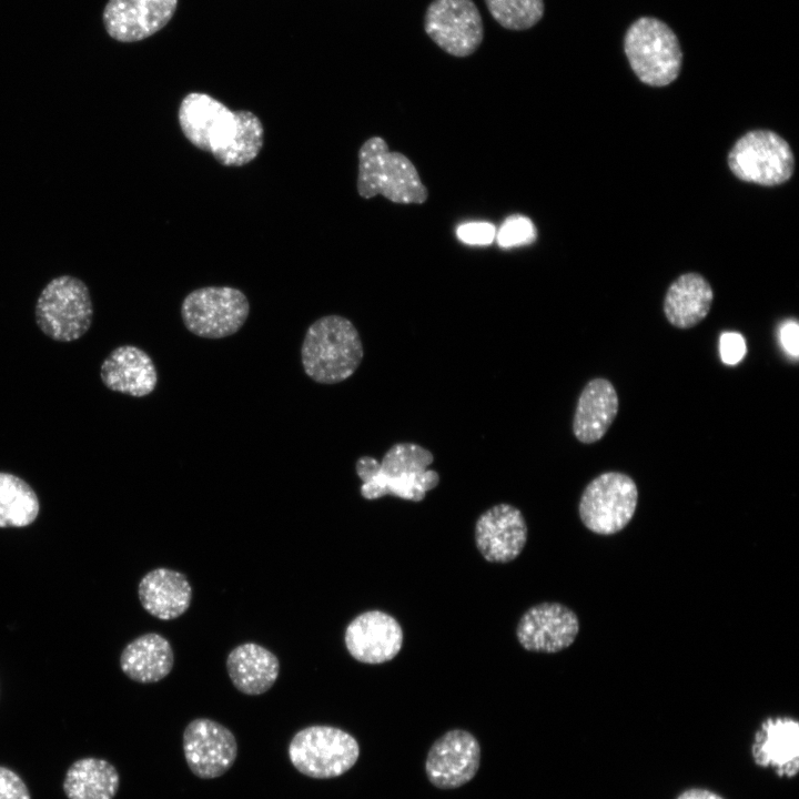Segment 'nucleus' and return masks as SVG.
Listing matches in <instances>:
<instances>
[{"label":"nucleus","instance_id":"f257e3e1","mask_svg":"<svg viewBox=\"0 0 799 799\" xmlns=\"http://www.w3.org/2000/svg\"><path fill=\"white\" fill-rule=\"evenodd\" d=\"M178 120L191 144L211 153L225 166L250 163L264 143V128L257 115L247 110L232 111L206 93L186 94L180 103Z\"/></svg>","mask_w":799,"mask_h":799},{"label":"nucleus","instance_id":"f03ea898","mask_svg":"<svg viewBox=\"0 0 799 799\" xmlns=\"http://www.w3.org/2000/svg\"><path fill=\"white\" fill-rule=\"evenodd\" d=\"M433 461V454L415 443L394 444L381 462L362 456L355 463L356 474L362 481L361 495L368 500L393 495L421 502L439 483L438 473L428 468Z\"/></svg>","mask_w":799,"mask_h":799},{"label":"nucleus","instance_id":"7ed1b4c3","mask_svg":"<svg viewBox=\"0 0 799 799\" xmlns=\"http://www.w3.org/2000/svg\"><path fill=\"white\" fill-rule=\"evenodd\" d=\"M363 355L358 331L348 318L336 314L313 322L301 346L303 370L320 384L347 380L360 366Z\"/></svg>","mask_w":799,"mask_h":799},{"label":"nucleus","instance_id":"20e7f679","mask_svg":"<svg viewBox=\"0 0 799 799\" xmlns=\"http://www.w3.org/2000/svg\"><path fill=\"white\" fill-rule=\"evenodd\" d=\"M34 317L40 331L51 340L63 343L79 340L93 321L88 285L69 274L53 277L37 299Z\"/></svg>","mask_w":799,"mask_h":799},{"label":"nucleus","instance_id":"39448f33","mask_svg":"<svg viewBox=\"0 0 799 799\" xmlns=\"http://www.w3.org/2000/svg\"><path fill=\"white\" fill-rule=\"evenodd\" d=\"M624 49L633 71L648 85H668L680 72L679 41L661 20L651 17L636 20L625 34Z\"/></svg>","mask_w":799,"mask_h":799},{"label":"nucleus","instance_id":"423d86ee","mask_svg":"<svg viewBox=\"0 0 799 799\" xmlns=\"http://www.w3.org/2000/svg\"><path fill=\"white\" fill-rule=\"evenodd\" d=\"M287 754L302 775L330 779L342 776L356 763L360 746L355 737L341 728L313 725L292 737Z\"/></svg>","mask_w":799,"mask_h":799},{"label":"nucleus","instance_id":"0eeeda50","mask_svg":"<svg viewBox=\"0 0 799 799\" xmlns=\"http://www.w3.org/2000/svg\"><path fill=\"white\" fill-rule=\"evenodd\" d=\"M728 165L741 181L776 186L792 176L795 156L788 142L776 132L752 130L734 144Z\"/></svg>","mask_w":799,"mask_h":799},{"label":"nucleus","instance_id":"6e6552de","mask_svg":"<svg viewBox=\"0 0 799 799\" xmlns=\"http://www.w3.org/2000/svg\"><path fill=\"white\" fill-rule=\"evenodd\" d=\"M249 314L246 295L231 286L196 289L181 304V317L186 330L204 338H223L235 334Z\"/></svg>","mask_w":799,"mask_h":799},{"label":"nucleus","instance_id":"1a4fd4ad","mask_svg":"<svg viewBox=\"0 0 799 799\" xmlns=\"http://www.w3.org/2000/svg\"><path fill=\"white\" fill-rule=\"evenodd\" d=\"M638 500L635 482L619 472L603 473L584 489L579 517L586 528L598 535L620 532L631 520Z\"/></svg>","mask_w":799,"mask_h":799},{"label":"nucleus","instance_id":"9d476101","mask_svg":"<svg viewBox=\"0 0 799 799\" xmlns=\"http://www.w3.org/2000/svg\"><path fill=\"white\" fill-rule=\"evenodd\" d=\"M424 30L446 53L465 58L484 39V23L473 0H433L426 8Z\"/></svg>","mask_w":799,"mask_h":799},{"label":"nucleus","instance_id":"9b49d317","mask_svg":"<svg viewBox=\"0 0 799 799\" xmlns=\"http://www.w3.org/2000/svg\"><path fill=\"white\" fill-rule=\"evenodd\" d=\"M183 752L194 776L214 779L227 772L235 762L237 741L222 724L210 718H195L184 728Z\"/></svg>","mask_w":799,"mask_h":799},{"label":"nucleus","instance_id":"f8f14e48","mask_svg":"<svg viewBox=\"0 0 799 799\" xmlns=\"http://www.w3.org/2000/svg\"><path fill=\"white\" fill-rule=\"evenodd\" d=\"M481 746L469 731L452 729L431 746L425 772L429 782L443 790L469 782L479 769Z\"/></svg>","mask_w":799,"mask_h":799},{"label":"nucleus","instance_id":"ddd939ff","mask_svg":"<svg viewBox=\"0 0 799 799\" xmlns=\"http://www.w3.org/2000/svg\"><path fill=\"white\" fill-rule=\"evenodd\" d=\"M579 631L577 615L559 603H542L520 617L516 636L524 649L553 654L568 648Z\"/></svg>","mask_w":799,"mask_h":799},{"label":"nucleus","instance_id":"4468645a","mask_svg":"<svg viewBox=\"0 0 799 799\" xmlns=\"http://www.w3.org/2000/svg\"><path fill=\"white\" fill-rule=\"evenodd\" d=\"M176 8L178 0H109L102 20L112 39L136 42L163 29Z\"/></svg>","mask_w":799,"mask_h":799},{"label":"nucleus","instance_id":"2eb2a0df","mask_svg":"<svg viewBox=\"0 0 799 799\" xmlns=\"http://www.w3.org/2000/svg\"><path fill=\"white\" fill-rule=\"evenodd\" d=\"M344 641L348 654L364 664H382L401 650L403 630L398 621L381 610L356 616L346 627Z\"/></svg>","mask_w":799,"mask_h":799},{"label":"nucleus","instance_id":"dca6fc26","mask_svg":"<svg viewBox=\"0 0 799 799\" xmlns=\"http://www.w3.org/2000/svg\"><path fill=\"white\" fill-rule=\"evenodd\" d=\"M527 540V525L522 512L509 504H498L485 510L475 525V543L489 563H508L523 550Z\"/></svg>","mask_w":799,"mask_h":799},{"label":"nucleus","instance_id":"f3484780","mask_svg":"<svg viewBox=\"0 0 799 799\" xmlns=\"http://www.w3.org/2000/svg\"><path fill=\"white\" fill-rule=\"evenodd\" d=\"M751 756L757 766L773 768L778 777H795L799 770V722L790 717L767 718L755 732Z\"/></svg>","mask_w":799,"mask_h":799},{"label":"nucleus","instance_id":"a211bd4d","mask_svg":"<svg viewBox=\"0 0 799 799\" xmlns=\"http://www.w3.org/2000/svg\"><path fill=\"white\" fill-rule=\"evenodd\" d=\"M100 378L110 391L144 397L156 387L158 371L145 351L134 345H121L102 361Z\"/></svg>","mask_w":799,"mask_h":799},{"label":"nucleus","instance_id":"6ab92c4d","mask_svg":"<svg viewBox=\"0 0 799 799\" xmlns=\"http://www.w3.org/2000/svg\"><path fill=\"white\" fill-rule=\"evenodd\" d=\"M138 595L142 607L150 615L161 620H172L189 609L193 594L183 573L159 567L141 578Z\"/></svg>","mask_w":799,"mask_h":799},{"label":"nucleus","instance_id":"aec40b11","mask_svg":"<svg viewBox=\"0 0 799 799\" xmlns=\"http://www.w3.org/2000/svg\"><path fill=\"white\" fill-rule=\"evenodd\" d=\"M225 665L233 686L249 696L270 690L280 672L279 658L256 643H244L234 647L229 653Z\"/></svg>","mask_w":799,"mask_h":799},{"label":"nucleus","instance_id":"412c9836","mask_svg":"<svg viewBox=\"0 0 799 799\" xmlns=\"http://www.w3.org/2000/svg\"><path fill=\"white\" fill-rule=\"evenodd\" d=\"M618 413V396L613 384L595 378L581 391L573 421L575 437L585 444L599 441Z\"/></svg>","mask_w":799,"mask_h":799},{"label":"nucleus","instance_id":"4be33fe9","mask_svg":"<svg viewBox=\"0 0 799 799\" xmlns=\"http://www.w3.org/2000/svg\"><path fill=\"white\" fill-rule=\"evenodd\" d=\"M174 666L170 641L158 633H146L130 641L120 656L124 675L140 684H153L165 678Z\"/></svg>","mask_w":799,"mask_h":799},{"label":"nucleus","instance_id":"5701e85b","mask_svg":"<svg viewBox=\"0 0 799 799\" xmlns=\"http://www.w3.org/2000/svg\"><path fill=\"white\" fill-rule=\"evenodd\" d=\"M712 300L714 293L709 282L698 273H686L668 287L664 313L674 326L689 328L708 315Z\"/></svg>","mask_w":799,"mask_h":799},{"label":"nucleus","instance_id":"b1692460","mask_svg":"<svg viewBox=\"0 0 799 799\" xmlns=\"http://www.w3.org/2000/svg\"><path fill=\"white\" fill-rule=\"evenodd\" d=\"M120 786V776L109 761L85 757L68 768L63 791L68 799H113Z\"/></svg>","mask_w":799,"mask_h":799},{"label":"nucleus","instance_id":"393cba45","mask_svg":"<svg viewBox=\"0 0 799 799\" xmlns=\"http://www.w3.org/2000/svg\"><path fill=\"white\" fill-rule=\"evenodd\" d=\"M380 194L400 204H422L428 198L427 188L421 181L415 165L407 156L396 151H388L384 156Z\"/></svg>","mask_w":799,"mask_h":799},{"label":"nucleus","instance_id":"a878e982","mask_svg":"<svg viewBox=\"0 0 799 799\" xmlns=\"http://www.w3.org/2000/svg\"><path fill=\"white\" fill-rule=\"evenodd\" d=\"M39 510L40 503L30 484L14 474L0 472V528L29 526Z\"/></svg>","mask_w":799,"mask_h":799},{"label":"nucleus","instance_id":"bb28decb","mask_svg":"<svg viewBox=\"0 0 799 799\" xmlns=\"http://www.w3.org/2000/svg\"><path fill=\"white\" fill-rule=\"evenodd\" d=\"M493 19L507 30L533 28L544 16V0H484Z\"/></svg>","mask_w":799,"mask_h":799},{"label":"nucleus","instance_id":"cd10ccee","mask_svg":"<svg viewBox=\"0 0 799 799\" xmlns=\"http://www.w3.org/2000/svg\"><path fill=\"white\" fill-rule=\"evenodd\" d=\"M388 145L383 138L366 140L358 150L357 192L363 199L380 194V176Z\"/></svg>","mask_w":799,"mask_h":799},{"label":"nucleus","instance_id":"c85d7f7f","mask_svg":"<svg viewBox=\"0 0 799 799\" xmlns=\"http://www.w3.org/2000/svg\"><path fill=\"white\" fill-rule=\"evenodd\" d=\"M537 235L534 223L526 216L512 215L505 220L497 233V243L500 247H512L530 244Z\"/></svg>","mask_w":799,"mask_h":799},{"label":"nucleus","instance_id":"c756f323","mask_svg":"<svg viewBox=\"0 0 799 799\" xmlns=\"http://www.w3.org/2000/svg\"><path fill=\"white\" fill-rule=\"evenodd\" d=\"M458 239L471 245H487L493 242L496 229L488 222H468L458 226Z\"/></svg>","mask_w":799,"mask_h":799},{"label":"nucleus","instance_id":"7c9ffc66","mask_svg":"<svg viewBox=\"0 0 799 799\" xmlns=\"http://www.w3.org/2000/svg\"><path fill=\"white\" fill-rule=\"evenodd\" d=\"M747 352L744 336L737 332H725L719 338L721 361L727 365L739 363Z\"/></svg>","mask_w":799,"mask_h":799},{"label":"nucleus","instance_id":"2f4dec72","mask_svg":"<svg viewBox=\"0 0 799 799\" xmlns=\"http://www.w3.org/2000/svg\"><path fill=\"white\" fill-rule=\"evenodd\" d=\"M0 799H31L22 778L3 766H0Z\"/></svg>","mask_w":799,"mask_h":799},{"label":"nucleus","instance_id":"473e14b6","mask_svg":"<svg viewBox=\"0 0 799 799\" xmlns=\"http://www.w3.org/2000/svg\"><path fill=\"white\" fill-rule=\"evenodd\" d=\"M780 342L783 350L797 358L799 355V326L795 320H787L780 326Z\"/></svg>","mask_w":799,"mask_h":799},{"label":"nucleus","instance_id":"72a5a7b5","mask_svg":"<svg viewBox=\"0 0 799 799\" xmlns=\"http://www.w3.org/2000/svg\"><path fill=\"white\" fill-rule=\"evenodd\" d=\"M676 799H725L720 795L705 788H689L678 795Z\"/></svg>","mask_w":799,"mask_h":799}]
</instances>
